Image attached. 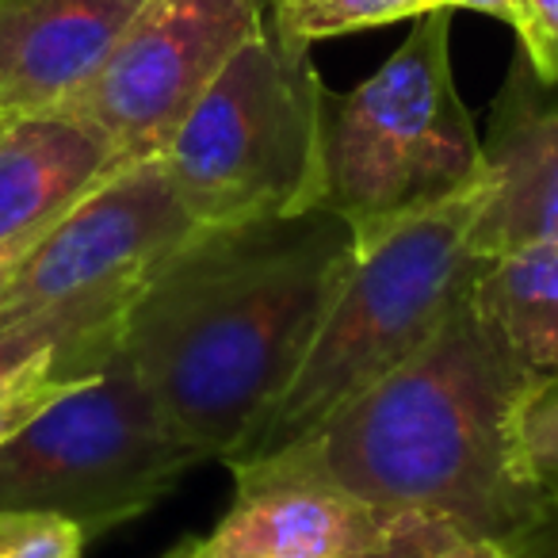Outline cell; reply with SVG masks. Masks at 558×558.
Masks as SVG:
<instances>
[{"instance_id": "cell-1", "label": "cell", "mask_w": 558, "mask_h": 558, "mask_svg": "<svg viewBox=\"0 0 558 558\" xmlns=\"http://www.w3.org/2000/svg\"><path fill=\"white\" fill-rule=\"evenodd\" d=\"M360 260L329 210L199 226L138 288L119 352L161 417L230 459L303 367Z\"/></svg>"}, {"instance_id": "cell-2", "label": "cell", "mask_w": 558, "mask_h": 558, "mask_svg": "<svg viewBox=\"0 0 558 558\" xmlns=\"http://www.w3.org/2000/svg\"><path fill=\"white\" fill-rule=\"evenodd\" d=\"M527 379L466 295L417 356L260 463L306 471L379 509L433 512L489 539L532 543L558 517L512 463V405Z\"/></svg>"}, {"instance_id": "cell-3", "label": "cell", "mask_w": 558, "mask_h": 558, "mask_svg": "<svg viewBox=\"0 0 558 558\" xmlns=\"http://www.w3.org/2000/svg\"><path fill=\"white\" fill-rule=\"evenodd\" d=\"M478 184L486 154L451 73V9L413 20L352 93L322 88L318 210L349 222L360 253Z\"/></svg>"}, {"instance_id": "cell-4", "label": "cell", "mask_w": 558, "mask_h": 558, "mask_svg": "<svg viewBox=\"0 0 558 558\" xmlns=\"http://www.w3.org/2000/svg\"><path fill=\"white\" fill-rule=\"evenodd\" d=\"M482 199L486 184L360 253L299 375L226 466L260 463L295 448L440 333L489 268V260L471 253Z\"/></svg>"}, {"instance_id": "cell-5", "label": "cell", "mask_w": 558, "mask_h": 558, "mask_svg": "<svg viewBox=\"0 0 558 558\" xmlns=\"http://www.w3.org/2000/svg\"><path fill=\"white\" fill-rule=\"evenodd\" d=\"M322 88L311 50L271 32L241 47L157 154L187 215L230 226L318 207Z\"/></svg>"}, {"instance_id": "cell-6", "label": "cell", "mask_w": 558, "mask_h": 558, "mask_svg": "<svg viewBox=\"0 0 558 558\" xmlns=\"http://www.w3.org/2000/svg\"><path fill=\"white\" fill-rule=\"evenodd\" d=\"M207 463L116 349L100 375L58 398L0 448V509L54 512L93 539L161 505Z\"/></svg>"}, {"instance_id": "cell-7", "label": "cell", "mask_w": 558, "mask_h": 558, "mask_svg": "<svg viewBox=\"0 0 558 558\" xmlns=\"http://www.w3.org/2000/svg\"><path fill=\"white\" fill-rule=\"evenodd\" d=\"M264 32V0H149L96 77L58 111L93 126L126 161H146Z\"/></svg>"}, {"instance_id": "cell-8", "label": "cell", "mask_w": 558, "mask_h": 558, "mask_svg": "<svg viewBox=\"0 0 558 558\" xmlns=\"http://www.w3.org/2000/svg\"><path fill=\"white\" fill-rule=\"evenodd\" d=\"M199 230L161 161H131L50 226L0 291V322L77 299H134Z\"/></svg>"}, {"instance_id": "cell-9", "label": "cell", "mask_w": 558, "mask_h": 558, "mask_svg": "<svg viewBox=\"0 0 558 558\" xmlns=\"http://www.w3.org/2000/svg\"><path fill=\"white\" fill-rule=\"evenodd\" d=\"M395 509L279 463L233 466V505L203 539L165 558H360Z\"/></svg>"}, {"instance_id": "cell-10", "label": "cell", "mask_w": 558, "mask_h": 558, "mask_svg": "<svg viewBox=\"0 0 558 558\" xmlns=\"http://www.w3.org/2000/svg\"><path fill=\"white\" fill-rule=\"evenodd\" d=\"M486 199L471 226V253L482 260L535 245H558V100L517 50L494 123L482 138Z\"/></svg>"}, {"instance_id": "cell-11", "label": "cell", "mask_w": 558, "mask_h": 558, "mask_svg": "<svg viewBox=\"0 0 558 558\" xmlns=\"http://www.w3.org/2000/svg\"><path fill=\"white\" fill-rule=\"evenodd\" d=\"M149 0H0V119L58 111Z\"/></svg>"}, {"instance_id": "cell-12", "label": "cell", "mask_w": 558, "mask_h": 558, "mask_svg": "<svg viewBox=\"0 0 558 558\" xmlns=\"http://www.w3.org/2000/svg\"><path fill=\"white\" fill-rule=\"evenodd\" d=\"M131 165L65 111L0 119V245H32Z\"/></svg>"}, {"instance_id": "cell-13", "label": "cell", "mask_w": 558, "mask_h": 558, "mask_svg": "<svg viewBox=\"0 0 558 558\" xmlns=\"http://www.w3.org/2000/svg\"><path fill=\"white\" fill-rule=\"evenodd\" d=\"M471 299L527 375L558 372V245L489 260Z\"/></svg>"}, {"instance_id": "cell-14", "label": "cell", "mask_w": 558, "mask_h": 558, "mask_svg": "<svg viewBox=\"0 0 558 558\" xmlns=\"http://www.w3.org/2000/svg\"><path fill=\"white\" fill-rule=\"evenodd\" d=\"M131 299H77L0 322V383L47 360L96 375L119 349Z\"/></svg>"}, {"instance_id": "cell-15", "label": "cell", "mask_w": 558, "mask_h": 558, "mask_svg": "<svg viewBox=\"0 0 558 558\" xmlns=\"http://www.w3.org/2000/svg\"><path fill=\"white\" fill-rule=\"evenodd\" d=\"M555 527H550V532H555ZM550 532H543V535H550ZM539 539L505 543V539H489V535L471 532V527L456 524V520L433 517V512L395 509L387 532H383L360 558H527L539 547Z\"/></svg>"}, {"instance_id": "cell-16", "label": "cell", "mask_w": 558, "mask_h": 558, "mask_svg": "<svg viewBox=\"0 0 558 558\" xmlns=\"http://www.w3.org/2000/svg\"><path fill=\"white\" fill-rule=\"evenodd\" d=\"M512 463L543 505L558 517V372L532 375L512 405Z\"/></svg>"}, {"instance_id": "cell-17", "label": "cell", "mask_w": 558, "mask_h": 558, "mask_svg": "<svg viewBox=\"0 0 558 558\" xmlns=\"http://www.w3.org/2000/svg\"><path fill=\"white\" fill-rule=\"evenodd\" d=\"M444 9L440 0H314L288 24L268 27L283 47L311 50L314 43L341 39V35L372 32V27H390L402 20H417L425 12Z\"/></svg>"}, {"instance_id": "cell-18", "label": "cell", "mask_w": 558, "mask_h": 558, "mask_svg": "<svg viewBox=\"0 0 558 558\" xmlns=\"http://www.w3.org/2000/svg\"><path fill=\"white\" fill-rule=\"evenodd\" d=\"M88 379H93V375L81 372V367L62 364V360H47V364H35V367H27V372L0 383V448L9 440H16V436L24 433L35 417H43L58 398H65L70 390H77L81 383H88Z\"/></svg>"}, {"instance_id": "cell-19", "label": "cell", "mask_w": 558, "mask_h": 558, "mask_svg": "<svg viewBox=\"0 0 558 558\" xmlns=\"http://www.w3.org/2000/svg\"><path fill=\"white\" fill-rule=\"evenodd\" d=\"M88 535L54 512L0 509V558H81Z\"/></svg>"}, {"instance_id": "cell-20", "label": "cell", "mask_w": 558, "mask_h": 558, "mask_svg": "<svg viewBox=\"0 0 558 558\" xmlns=\"http://www.w3.org/2000/svg\"><path fill=\"white\" fill-rule=\"evenodd\" d=\"M517 50L543 85H558V0H527V27L517 39Z\"/></svg>"}, {"instance_id": "cell-21", "label": "cell", "mask_w": 558, "mask_h": 558, "mask_svg": "<svg viewBox=\"0 0 558 558\" xmlns=\"http://www.w3.org/2000/svg\"><path fill=\"white\" fill-rule=\"evenodd\" d=\"M444 9H466V12H482V16H494L501 24H509L517 32V39L527 27V0H440Z\"/></svg>"}, {"instance_id": "cell-22", "label": "cell", "mask_w": 558, "mask_h": 558, "mask_svg": "<svg viewBox=\"0 0 558 558\" xmlns=\"http://www.w3.org/2000/svg\"><path fill=\"white\" fill-rule=\"evenodd\" d=\"M32 245H35V241H32ZM32 245H0V291L9 288L12 271L20 268V260H24V253Z\"/></svg>"}, {"instance_id": "cell-23", "label": "cell", "mask_w": 558, "mask_h": 558, "mask_svg": "<svg viewBox=\"0 0 558 558\" xmlns=\"http://www.w3.org/2000/svg\"><path fill=\"white\" fill-rule=\"evenodd\" d=\"M306 4H314V0H268V9H271V20L268 27H279V24H288L295 12H303Z\"/></svg>"}, {"instance_id": "cell-24", "label": "cell", "mask_w": 558, "mask_h": 558, "mask_svg": "<svg viewBox=\"0 0 558 558\" xmlns=\"http://www.w3.org/2000/svg\"><path fill=\"white\" fill-rule=\"evenodd\" d=\"M527 558H558V527H555V532H550V535H543L539 547H535Z\"/></svg>"}]
</instances>
